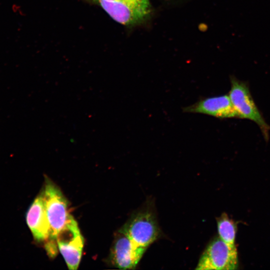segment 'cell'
I'll return each instance as SVG.
<instances>
[{
  "label": "cell",
  "mask_w": 270,
  "mask_h": 270,
  "mask_svg": "<svg viewBox=\"0 0 270 270\" xmlns=\"http://www.w3.org/2000/svg\"><path fill=\"white\" fill-rule=\"evenodd\" d=\"M46 214L50 228V236L44 244L47 253H58L56 238L72 216L68 211V202L59 188L48 178H46L42 190Z\"/></svg>",
  "instance_id": "1"
},
{
  "label": "cell",
  "mask_w": 270,
  "mask_h": 270,
  "mask_svg": "<svg viewBox=\"0 0 270 270\" xmlns=\"http://www.w3.org/2000/svg\"><path fill=\"white\" fill-rule=\"evenodd\" d=\"M230 80L231 86L228 96L238 118L248 119L256 123L264 139L268 140L270 126L254 101L248 84L234 76L230 77Z\"/></svg>",
  "instance_id": "2"
},
{
  "label": "cell",
  "mask_w": 270,
  "mask_h": 270,
  "mask_svg": "<svg viewBox=\"0 0 270 270\" xmlns=\"http://www.w3.org/2000/svg\"><path fill=\"white\" fill-rule=\"evenodd\" d=\"M98 5L114 21L124 26L143 20L149 14V0H84Z\"/></svg>",
  "instance_id": "3"
},
{
  "label": "cell",
  "mask_w": 270,
  "mask_h": 270,
  "mask_svg": "<svg viewBox=\"0 0 270 270\" xmlns=\"http://www.w3.org/2000/svg\"><path fill=\"white\" fill-rule=\"evenodd\" d=\"M121 230L136 244L146 248L161 234L154 212L146 208L133 214Z\"/></svg>",
  "instance_id": "4"
},
{
  "label": "cell",
  "mask_w": 270,
  "mask_h": 270,
  "mask_svg": "<svg viewBox=\"0 0 270 270\" xmlns=\"http://www.w3.org/2000/svg\"><path fill=\"white\" fill-rule=\"evenodd\" d=\"M238 266L236 246H231L218 236L209 242L196 268L198 270H233Z\"/></svg>",
  "instance_id": "5"
},
{
  "label": "cell",
  "mask_w": 270,
  "mask_h": 270,
  "mask_svg": "<svg viewBox=\"0 0 270 270\" xmlns=\"http://www.w3.org/2000/svg\"><path fill=\"white\" fill-rule=\"evenodd\" d=\"M56 242L68 268L77 270L82 258L84 240L73 216L58 234Z\"/></svg>",
  "instance_id": "6"
},
{
  "label": "cell",
  "mask_w": 270,
  "mask_h": 270,
  "mask_svg": "<svg viewBox=\"0 0 270 270\" xmlns=\"http://www.w3.org/2000/svg\"><path fill=\"white\" fill-rule=\"evenodd\" d=\"M146 249L134 243L120 229L116 235L111 249V262L120 269H134Z\"/></svg>",
  "instance_id": "7"
},
{
  "label": "cell",
  "mask_w": 270,
  "mask_h": 270,
  "mask_svg": "<svg viewBox=\"0 0 270 270\" xmlns=\"http://www.w3.org/2000/svg\"><path fill=\"white\" fill-rule=\"evenodd\" d=\"M183 111L202 114L221 119L238 118L228 94L201 98L196 103L184 108Z\"/></svg>",
  "instance_id": "8"
},
{
  "label": "cell",
  "mask_w": 270,
  "mask_h": 270,
  "mask_svg": "<svg viewBox=\"0 0 270 270\" xmlns=\"http://www.w3.org/2000/svg\"><path fill=\"white\" fill-rule=\"evenodd\" d=\"M26 224L34 238L46 244L50 236L42 192L34 199L26 214Z\"/></svg>",
  "instance_id": "9"
},
{
  "label": "cell",
  "mask_w": 270,
  "mask_h": 270,
  "mask_svg": "<svg viewBox=\"0 0 270 270\" xmlns=\"http://www.w3.org/2000/svg\"><path fill=\"white\" fill-rule=\"evenodd\" d=\"M218 236L226 244L231 246L235 244L237 226L226 213L222 214L216 218Z\"/></svg>",
  "instance_id": "10"
}]
</instances>
